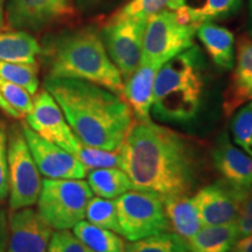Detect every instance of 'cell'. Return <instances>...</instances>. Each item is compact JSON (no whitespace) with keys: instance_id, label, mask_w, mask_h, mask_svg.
<instances>
[{"instance_id":"6da1fadb","label":"cell","mask_w":252,"mask_h":252,"mask_svg":"<svg viewBox=\"0 0 252 252\" xmlns=\"http://www.w3.org/2000/svg\"><path fill=\"white\" fill-rule=\"evenodd\" d=\"M117 151L121 169L135 190L163 200L189 195L196 185V152L188 139L171 128L133 119Z\"/></svg>"},{"instance_id":"7a4b0ae2","label":"cell","mask_w":252,"mask_h":252,"mask_svg":"<svg viewBox=\"0 0 252 252\" xmlns=\"http://www.w3.org/2000/svg\"><path fill=\"white\" fill-rule=\"evenodd\" d=\"M43 87L58 102L81 143L108 151L121 147L133 122L123 97L76 78L46 77Z\"/></svg>"},{"instance_id":"3957f363","label":"cell","mask_w":252,"mask_h":252,"mask_svg":"<svg viewBox=\"0 0 252 252\" xmlns=\"http://www.w3.org/2000/svg\"><path fill=\"white\" fill-rule=\"evenodd\" d=\"M41 54L47 77L91 82L123 97L124 81L110 59L97 27H78L49 36Z\"/></svg>"},{"instance_id":"277c9868","label":"cell","mask_w":252,"mask_h":252,"mask_svg":"<svg viewBox=\"0 0 252 252\" xmlns=\"http://www.w3.org/2000/svg\"><path fill=\"white\" fill-rule=\"evenodd\" d=\"M203 68L202 53L195 45L163 63L154 80L153 117L175 124L196 118L203 99Z\"/></svg>"},{"instance_id":"5b68a950","label":"cell","mask_w":252,"mask_h":252,"mask_svg":"<svg viewBox=\"0 0 252 252\" xmlns=\"http://www.w3.org/2000/svg\"><path fill=\"white\" fill-rule=\"evenodd\" d=\"M93 194L82 179H45L36 201L37 213L53 229H72L86 217Z\"/></svg>"},{"instance_id":"8992f818","label":"cell","mask_w":252,"mask_h":252,"mask_svg":"<svg viewBox=\"0 0 252 252\" xmlns=\"http://www.w3.org/2000/svg\"><path fill=\"white\" fill-rule=\"evenodd\" d=\"M197 28L181 23L172 9L158 12L147 21L140 62L161 67L168 60L194 45Z\"/></svg>"},{"instance_id":"52a82bcc","label":"cell","mask_w":252,"mask_h":252,"mask_svg":"<svg viewBox=\"0 0 252 252\" xmlns=\"http://www.w3.org/2000/svg\"><path fill=\"white\" fill-rule=\"evenodd\" d=\"M121 235L130 242L171 231L163 202L158 195L128 190L116 198Z\"/></svg>"},{"instance_id":"ba28073f","label":"cell","mask_w":252,"mask_h":252,"mask_svg":"<svg viewBox=\"0 0 252 252\" xmlns=\"http://www.w3.org/2000/svg\"><path fill=\"white\" fill-rule=\"evenodd\" d=\"M7 158L9 209L33 207L39 198L42 179L21 127L9 132Z\"/></svg>"},{"instance_id":"9c48e42d","label":"cell","mask_w":252,"mask_h":252,"mask_svg":"<svg viewBox=\"0 0 252 252\" xmlns=\"http://www.w3.org/2000/svg\"><path fill=\"white\" fill-rule=\"evenodd\" d=\"M146 25L147 21L131 19L105 20L99 30L106 52L124 82L140 64Z\"/></svg>"},{"instance_id":"30bf717a","label":"cell","mask_w":252,"mask_h":252,"mask_svg":"<svg viewBox=\"0 0 252 252\" xmlns=\"http://www.w3.org/2000/svg\"><path fill=\"white\" fill-rule=\"evenodd\" d=\"M25 117L26 124L35 133L74 156L80 140L69 126L58 102L46 89L34 97L33 109Z\"/></svg>"},{"instance_id":"8fae6325","label":"cell","mask_w":252,"mask_h":252,"mask_svg":"<svg viewBox=\"0 0 252 252\" xmlns=\"http://www.w3.org/2000/svg\"><path fill=\"white\" fill-rule=\"evenodd\" d=\"M247 190V188L222 179L197 191L194 197L202 225L235 223L241 213Z\"/></svg>"},{"instance_id":"7c38bea8","label":"cell","mask_w":252,"mask_h":252,"mask_svg":"<svg viewBox=\"0 0 252 252\" xmlns=\"http://www.w3.org/2000/svg\"><path fill=\"white\" fill-rule=\"evenodd\" d=\"M74 14L71 0H7L4 15L17 31L37 32Z\"/></svg>"},{"instance_id":"4fadbf2b","label":"cell","mask_w":252,"mask_h":252,"mask_svg":"<svg viewBox=\"0 0 252 252\" xmlns=\"http://www.w3.org/2000/svg\"><path fill=\"white\" fill-rule=\"evenodd\" d=\"M32 157L46 179H84L88 169L76 157L43 139L26 123L21 125Z\"/></svg>"},{"instance_id":"5bb4252c","label":"cell","mask_w":252,"mask_h":252,"mask_svg":"<svg viewBox=\"0 0 252 252\" xmlns=\"http://www.w3.org/2000/svg\"><path fill=\"white\" fill-rule=\"evenodd\" d=\"M8 239L6 252H47L52 226L32 207L11 210L7 217Z\"/></svg>"},{"instance_id":"9a60e30c","label":"cell","mask_w":252,"mask_h":252,"mask_svg":"<svg viewBox=\"0 0 252 252\" xmlns=\"http://www.w3.org/2000/svg\"><path fill=\"white\" fill-rule=\"evenodd\" d=\"M252 99V36H242L237 43L234 72L223 96V111L230 117Z\"/></svg>"},{"instance_id":"2e32d148","label":"cell","mask_w":252,"mask_h":252,"mask_svg":"<svg viewBox=\"0 0 252 252\" xmlns=\"http://www.w3.org/2000/svg\"><path fill=\"white\" fill-rule=\"evenodd\" d=\"M213 162L224 180L247 189L252 186V158L236 147L225 132L216 140Z\"/></svg>"},{"instance_id":"e0dca14e","label":"cell","mask_w":252,"mask_h":252,"mask_svg":"<svg viewBox=\"0 0 252 252\" xmlns=\"http://www.w3.org/2000/svg\"><path fill=\"white\" fill-rule=\"evenodd\" d=\"M243 0H169L166 8L172 9L181 23L198 27L236 14Z\"/></svg>"},{"instance_id":"ac0fdd59","label":"cell","mask_w":252,"mask_h":252,"mask_svg":"<svg viewBox=\"0 0 252 252\" xmlns=\"http://www.w3.org/2000/svg\"><path fill=\"white\" fill-rule=\"evenodd\" d=\"M160 67L141 63L124 83L123 98L130 106L138 121H151V108L153 102V86L157 71Z\"/></svg>"},{"instance_id":"d6986e66","label":"cell","mask_w":252,"mask_h":252,"mask_svg":"<svg viewBox=\"0 0 252 252\" xmlns=\"http://www.w3.org/2000/svg\"><path fill=\"white\" fill-rule=\"evenodd\" d=\"M196 35L216 67L231 70L235 64V36L232 32L214 23L200 25Z\"/></svg>"},{"instance_id":"ffe728a7","label":"cell","mask_w":252,"mask_h":252,"mask_svg":"<svg viewBox=\"0 0 252 252\" xmlns=\"http://www.w3.org/2000/svg\"><path fill=\"white\" fill-rule=\"evenodd\" d=\"M162 202L171 229L186 241L203 226L194 196H172L163 198Z\"/></svg>"},{"instance_id":"44dd1931","label":"cell","mask_w":252,"mask_h":252,"mask_svg":"<svg viewBox=\"0 0 252 252\" xmlns=\"http://www.w3.org/2000/svg\"><path fill=\"white\" fill-rule=\"evenodd\" d=\"M41 52L39 42L27 32L0 30V61L36 63Z\"/></svg>"},{"instance_id":"7402d4cb","label":"cell","mask_w":252,"mask_h":252,"mask_svg":"<svg viewBox=\"0 0 252 252\" xmlns=\"http://www.w3.org/2000/svg\"><path fill=\"white\" fill-rule=\"evenodd\" d=\"M238 239L235 222L222 225L202 226L187 242L191 252H230Z\"/></svg>"},{"instance_id":"603a6c76","label":"cell","mask_w":252,"mask_h":252,"mask_svg":"<svg viewBox=\"0 0 252 252\" xmlns=\"http://www.w3.org/2000/svg\"><path fill=\"white\" fill-rule=\"evenodd\" d=\"M88 184L97 196L111 200L133 189L127 174L116 167L91 169L88 174Z\"/></svg>"},{"instance_id":"cb8c5ba5","label":"cell","mask_w":252,"mask_h":252,"mask_svg":"<svg viewBox=\"0 0 252 252\" xmlns=\"http://www.w3.org/2000/svg\"><path fill=\"white\" fill-rule=\"evenodd\" d=\"M72 232L94 252H124V241L111 230L81 220L72 228Z\"/></svg>"},{"instance_id":"d4e9b609","label":"cell","mask_w":252,"mask_h":252,"mask_svg":"<svg viewBox=\"0 0 252 252\" xmlns=\"http://www.w3.org/2000/svg\"><path fill=\"white\" fill-rule=\"evenodd\" d=\"M124 252H191L188 242L175 232H162L125 244Z\"/></svg>"},{"instance_id":"484cf974","label":"cell","mask_w":252,"mask_h":252,"mask_svg":"<svg viewBox=\"0 0 252 252\" xmlns=\"http://www.w3.org/2000/svg\"><path fill=\"white\" fill-rule=\"evenodd\" d=\"M86 217L91 224L111 230L121 235L115 200L99 196L91 197L87 206Z\"/></svg>"},{"instance_id":"4316f807","label":"cell","mask_w":252,"mask_h":252,"mask_svg":"<svg viewBox=\"0 0 252 252\" xmlns=\"http://www.w3.org/2000/svg\"><path fill=\"white\" fill-rule=\"evenodd\" d=\"M0 77L25 88L31 94H35L39 89L36 63L0 61Z\"/></svg>"},{"instance_id":"83f0119b","label":"cell","mask_w":252,"mask_h":252,"mask_svg":"<svg viewBox=\"0 0 252 252\" xmlns=\"http://www.w3.org/2000/svg\"><path fill=\"white\" fill-rule=\"evenodd\" d=\"M169 0H130L113 12L106 20H143L149 21L152 15L167 7Z\"/></svg>"},{"instance_id":"f1b7e54d","label":"cell","mask_w":252,"mask_h":252,"mask_svg":"<svg viewBox=\"0 0 252 252\" xmlns=\"http://www.w3.org/2000/svg\"><path fill=\"white\" fill-rule=\"evenodd\" d=\"M74 156L86 166L88 171L96 168H111V167L121 168V157L118 151L97 149L80 141Z\"/></svg>"},{"instance_id":"f546056e","label":"cell","mask_w":252,"mask_h":252,"mask_svg":"<svg viewBox=\"0 0 252 252\" xmlns=\"http://www.w3.org/2000/svg\"><path fill=\"white\" fill-rule=\"evenodd\" d=\"M230 130L236 145L252 158V99L236 111Z\"/></svg>"},{"instance_id":"4dcf8cb0","label":"cell","mask_w":252,"mask_h":252,"mask_svg":"<svg viewBox=\"0 0 252 252\" xmlns=\"http://www.w3.org/2000/svg\"><path fill=\"white\" fill-rule=\"evenodd\" d=\"M0 93L6 102L20 113L21 117L28 115L33 109V94L25 88L0 77Z\"/></svg>"},{"instance_id":"1f68e13d","label":"cell","mask_w":252,"mask_h":252,"mask_svg":"<svg viewBox=\"0 0 252 252\" xmlns=\"http://www.w3.org/2000/svg\"><path fill=\"white\" fill-rule=\"evenodd\" d=\"M47 252H94L69 229L53 231Z\"/></svg>"},{"instance_id":"d6a6232c","label":"cell","mask_w":252,"mask_h":252,"mask_svg":"<svg viewBox=\"0 0 252 252\" xmlns=\"http://www.w3.org/2000/svg\"><path fill=\"white\" fill-rule=\"evenodd\" d=\"M8 133L5 126L0 124V202L8 196Z\"/></svg>"},{"instance_id":"836d02e7","label":"cell","mask_w":252,"mask_h":252,"mask_svg":"<svg viewBox=\"0 0 252 252\" xmlns=\"http://www.w3.org/2000/svg\"><path fill=\"white\" fill-rule=\"evenodd\" d=\"M236 226H237L239 239L252 234V186L247 190L241 213L236 220Z\"/></svg>"},{"instance_id":"e575fe53","label":"cell","mask_w":252,"mask_h":252,"mask_svg":"<svg viewBox=\"0 0 252 252\" xmlns=\"http://www.w3.org/2000/svg\"><path fill=\"white\" fill-rule=\"evenodd\" d=\"M8 239V223L5 212H0V252L7 250Z\"/></svg>"},{"instance_id":"d590c367","label":"cell","mask_w":252,"mask_h":252,"mask_svg":"<svg viewBox=\"0 0 252 252\" xmlns=\"http://www.w3.org/2000/svg\"><path fill=\"white\" fill-rule=\"evenodd\" d=\"M75 1H76L77 7L82 12H91L102 7V6L105 5L106 2L111 1V0H75Z\"/></svg>"},{"instance_id":"8d00e7d4","label":"cell","mask_w":252,"mask_h":252,"mask_svg":"<svg viewBox=\"0 0 252 252\" xmlns=\"http://www.w3.org/2000/svg\"><path fill=\"white\" fill-rule=\"evenodd\" d=\"M232 252H252V234L238 239L237 243L232 248Z\"/></svg>"},{"instance_id":"74e56055","label":"cell","mask_w":252,"mask_h":252,"mask_svg":"<svg viewBox=\"0 0 252 252\" xmlns=\"http://www.w3.org/2000/svg\"><path fill=\"white\" fill-rule=\"evenodd\" d=\"M0 110H2L6 115L9 116V117H12V118H15V119L21 118L20 113H19L18 111H15V110L12 108V106L9 105L7 102H6L4 97H2L1 93H0Z\"/></svg>"},{"instance_id":"f35d334b","label":"cell","mask_w":252,"mask_h":252,"mask_svg":"<svg viewBox=\"0 0 252 252\" xmlns=\"http://www.w3.org/2000/svg\"><path fill=\"white\" fill-rule=\"evenodd\" d=\"M6 0H0V30L4 26V13H5Z\"/></svg>"},{"instance_id":"ab89813d","label":"cell","mask_w":252,"mask_h":252,"mask_svg":"<svg viewBox=\"0 0 252 252\" xmlns=\"http://www.w3.org/2000/svg\"><path fill=\"white\" fill-rule=\"evenodd\" d=\"M249 9H250V34L252 36V0H249Z\"/></svg>"}]
</instances>
